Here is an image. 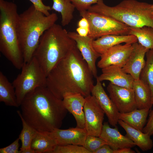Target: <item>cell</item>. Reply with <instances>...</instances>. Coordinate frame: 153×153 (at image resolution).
Instances as JSON below:
<instances>
[{
    "mask_svg": "<svg viewBox=\"0 0 153 153\" xmlns=\"http://www.w3.org/2000/svg\"><path fill=\"white\" fill-rule=\"evenodd\" d=\"M53 10L60 13L61 16L62 25L65 26L71 22L73 17L75 7L70 0H52Z\"/></svg>",
    "mask_w": 153,
    "mask_h": 153,
    "instance_id": "obj_25",
    "label": "cell"
},
{
    "mask_svg": "<svg viewBox=\"0 0 153 153\" xmlns=\"http://www.w3.org/2000/svg\"><path fill=\"white\" fill-rule=\"evenodd\" d=\"M99 137L114 150L125 148H131L136 145L127 137L122 135L117 127L111 128L107 122L103 123Z\"/></svg>",
    "mask_w": 153,
    "mask_h": 153,
    "instance_id": "obj_18",
    "label": "cell"
},
{
    "mask_svg": "<svg viewBox=\"0 0 153 153\" xmlns=\"http://www.w3.org/2000/svg\"><path fill=\"white\" fill-rule=\"evenodd\" d=\"M137 109H150L152 105L151 90L148 85L139 79L134 80L132 87Z\"/></svg>",
    "mask_w": 153,
    "mask_h": 153,
    "instance_id": "obj_22",
    "label": "cell"
},
{
    "mask_svg": "<svg viewBox=\"0 0 153 153\" xmlns=\"http://www.w3.org/2000/svg\"><path fill=\"white\" fill-rule=\"evenodd\" d=\"M78 27L89 28V24L88 20L85 18H82L78 22Z\"/></svg>",
    "mask_w": 153,
    "mask_h": 153,
    "instance_id": "obj_37",
    "label": "cell"
},
{
    "mask_svg": "<svg viewBox=\"0 0 153 153\" xmlns=\"http://www.w3.org/2000/svg\"><path fill=\"white\" fill-rule=\"evenodd\" d=\"M44 132L54 140L57 145L72 144L83 146L88 135L85 128L76 127Z\"/></svg>",
    "mask_w": 153,
    "mask_h": 153,
    "instance_id": "obj_13",
    "label": "cell"
},
{
    "mask_svg": "<svg viewBox=\"0 0 153 153\" xmlns=\"http://www.w3.org/2000/svg\"><path fill=\"white\" fill-rule=\"evenodd\" d=\"M76 46L68 32L55 23L41 37L33 56L47 77L55 66Z\"/></svg>",
    "mask_w": 153,
    "mask_h": 153,
    "instance_id": "obj_4",
    "label": "cell"
},
{
    "mask_svg": "<svg viewBox=\"0 0 153 153\" xmlns=\"http://www.w3.org/2000/svg\"><path fill=\"white\" fill-rule=\"evenodd\" d=\"M96 79V83L92 90L91 94L95 97L103 110L110 125L115 126L118 123L119 112L105 92L101 82L97 78Z\"/></svg>",
    "mask_w": 153,
    "mask_h": 153,
    "instance_id": "obj_14",
    "label": "cell"
},
{
    "mask_svg": "<svg viewBox=\"0 0 153 153\" xmlns=\"http://www.w3.org/2000/svg\"><path fill=\"white\" fill-rule=\"evenodd\" d=\"M135 152L131 148H125L114 150V153H135Z\"/></svg>",
    "mask_w": 153,
    "mask_h": 153,
    "instance_id": "obj_38",
    "label": "cell"
},
{
    "mask_svg": "<svg viewBox=\"0 0 153 153\" xmlns=\"http://www.w3.org/2000/svg\"><path fill=\"white\" fill-rule=\"evenodd\" d=\"M128 35L135 36L138 43L145 48L149 50L153 49V28L129 27Z\"/></svg>",
    "mask_w": 153,
    "mask_h": 153,
    "instance_id": "obj_26",
    "label": "cell"
},
{
    "mask_svg": "<svg viewBox=\"0 0 153 153\" xmlns=\"http://www.w3.org/2000/svg\"><path fill=\"white\" fill-rule=\"evenodd\" d=\"M132 45V50L122 68L124 72L131 75L134 80H137L139 79L141 72L145 65V56L149 49L137 42Z\"/></svg>",
    "mask_w": 153,
    "mask_h": 153,
    "instance_id": "obj_15",
    "label": "cell"
},
{
    "mask_svg": "<svg viewBox=\"0 0 153 153\" xmlns=\"http://www.w3.org/2000/svg\"><path fill=\"white\" fill-rule=\"evenodd\" d=\"M150 109H136L131 112L118 114L121 120L129 126L142 131L147 122V118Z\"/></svg>",
    "mask_w": 153,
    "mask_h": 153,
    "instance_id": "obj_21",
    "label": "cell"
},
{
    "mask_svg": "<svg viewBox=\"0 0 153 153\" xmlns=\"http://www.w3.org/2000/svg\"><path fill=\"white\" fill-rule=\"evenodd\" d=\"M17 112L21 119L22 125V129L18 137L22 143L20 148L21 153L23 150L31 148V143L37 131L26 122L22 117L20 111L18 110Z\"/></svg>",
    "mask_w": 153,
    "mask_h": 153,
    "instance_id": "obj_27",
    "label": "cell"
},
{
    "mask_svg": "<svg viewBox=\"0 0 153 153\" xmlns=\"http://www.w3.org/2000/svg\"><path fill=\"white\" fill-rule=\"evenodd\" d=\"M151 8L152 12L153 15V4H152Z\"/></svg>",
    "mask_w": 153,
    "mask_h": 153,
    "instance_id": "obj_40",
    "label": "cell"
},
{
    "mask_svg": "<svg viewBox=\"0 0 153 153\" xmlns=\"http://www.w3.org/2000/svg\"><path fill=\"white\" fill-rule=\"evenodd\" d=\"M51 153H90L83 146L75 144L56 145Z\"/></svg>",
    "mask_w": 153,
    "mask_h": 153,
    "instance_id": "obj_30",
    "label": "cell"
},
{
    "mask_svg": "<svg viewBox=\"0 0 153 153\" xmlns=\"http://www.w3.org/2000/svg\"><path fill=\"white\" fill-rule=\"evenodd\" d=\"M138 42L135 36L131 35H109L94 40L93 45L96 51L101 55L110 48L121 43L132 44Z\"/></svg>",
    "mask_w": 153,
    "mask_h": 153,
    "instance_id": "obj_19",
    "label": "cell"
},
{
    "mask_svg": "<svg viewBox=\"0 0 153 153\" xmlns=\"http://www.w3.org/2000/svg\"><path fill=\"white\" fill-rule=\"evenodd\" d=\"M107 89L119 112L127 113L137 109L132 88L119 86L110 82Z\"/></svg>",
    "mask_w": 153,
    "mask_h": 153,
    "instance_id": "obj_10",
    "label": "cell"
},
{
    "mask_svg": "<svg viewBox=\"0 0 153 153\" xmlns=\"http://www.w3.org/2000/svg\"><path fill=\"white\" fill-rule=\"evenodd\" d=\"M145 65L140 73L139 79L147 84L153 98V49L149 50L146 54Z\"/></svg>",
    "mask_w": 153,
    "mask_h": 153,
    "instance_id": "obj_28",
    "label": "cell"
},
{
    "mask_svg": "<svg viewBox=\"0 0 153 153\" xmlns=\"http://www.w3.org/2000/svg\"><path fill=\"white\" fill-rule=\"evenodd\" d=\"M101 71V74L97 78L100 82L108 81L118 86L132 88L134 78L124 72L122 68L111 65L102 69Z\"/></svg>",
    "mask_w": 153,
    "mask_h": 153,
    "instance_id": "obj_17",
    "label": "cell"
},
{
    "mask_svg": "<svg viewBox=\"0 0 153 153\" xmlns=\"http://www.w3.org/2000/svg\"><path fill=\"white\" fill-rule=\"evenodd\" d=\"M75 8L79 12L88 10L94 4L96 3L99 0H70Z\"/></svg>",
    "mask_w": 153,
    "mask_h": 153,
    "instance_id": "obj_31",
    "label": "cell"
},
{
    "mask_svg": "<svg viewBox=\"0 0 153 153\" xmlns=\"http://www.w3.org/2000/svg\"><path fill=\"white\" fill-rule=\"evenodd\" d=\"M151 5L136 0H124L115 6L110 7L103 0H99L88 10L112 18L129 27L153 28Z\"/></svg>",
    "mask_w": 153,
    "mask_h": 153,
    "instance_id": "obj_5",
    "label": "cell"
},
{
    "mask_svg": "<svg viewBox=\"0 0 153 153\" xmlns=\"http://www.w3.org/2000/svg\"><path fill=\"white\" fill-rule=\"evenodd\" d=\"M118 123L125 131L126 136L142 151H146L152 148L153 142L148 134L133 128L121 120H118Z\"/></svg>",
    "mask_w": 153,
    "mask_h": 153,
    "instance_id": "obj_20",
    "label": "cell"
},
{
    "mask_svg": "<svg viewBox=\"0 0 153 153\" xmlns=\"http://www.w3.org/2000/svg\"><path fill=\"white\" fill-rule=\"evenodd\" d=\"M20 106L24 120L39 131L50 132L60 128L68 111L62 100L46 86L38 87L28 93Z\"/></svg>",
    "mask_w": 153,
    "mask_h": 153,
    "instance_id": "obj_2",
    "label": "cell"
},
{
    "mask_svg": "<svg viewBox=\"0 0 153 153\" xmlns=\"http://www.w3.org/2000/svg\"><path fill=\"white\" fill-rule=\"evenodd\" d=\"M132 44H119L108 49L101 54L97 63L101 69L111 65L122 68L126 63L132 50Z\"/></svg>",
    "mask_w": 153,
    "mask_h": 153,
    "instance_id": "obj_12",
    "label": "cell"
},
{
    "mask_svg": "<svg viewBox=\"0 0 153 153\" xmlns=\"http://www.w3.org/2000/svg\"><path fill=\"white\" fill-rule=\"evenodd\" d=\"M33 4L35 8L41 12L45 15L48 16L50 14L49 11L51 10V7L50 6L45 5L42 0H29Z\"/></svg>",
    "mask_w": 153,
    "mask_h": 153,
    "instance_id": "obj_33",
    "label": "cell"
},
{
    "mask_svg": "<svg viewBox=\"0 0 153 153\" xmlns=\"http://www.w3.org/2000/svg\"><path fill=\"white\" fill-rule=\"evenodd\" d=\"M105 144H108L99 137L88 134L83 146L90 153H94L97 149Z\"/></svg>",
    "mask_w": 153,
    "mask_h": 153,
    "instance_id": "obj_29",
    "label": "cell"
},
{
    "mask_svg": "<svg viewBox=\"0 0 153 153\" xmlns=\"http://www.w3.org/2000/svg\"><path fill=\"white\" fill-rule=\"evenodd\" d=\"M94 76L76 46L53 68L47 77L46 87L62 99L67 93L91 94Z\"/></svg>",
    "mask_w": 153,
    "mask_h": 153,
    "instance_id": "obj_1",
    "label": "cell"
},
{
    "mask_svg": "<svg viewBox=\"0 0 153 153\" xmlns=\"http://www.w3.org/2000/svg\"><path fill=\"white\" fill-rule=\"evenodd\" d=\"M58 18L56 13L46 16L36 10L33 5L19 14L17 33L24 63L31 59L41 37L56 23Z\"/></svg>",
    "mask_w": 153,
    "mask_h": 153,
    "instance_id": "obj_3",
    "label": "cell"
},
{
    "mask_svg": "<svg viewBox=\"0 0 153 153\" xmlns=\"http://www.w3.org/2000/svg\"><path fill=\"white\" fill-rule=\"evenodd\" d=\"M0 101L7 106L19 107L14 88L1 71L0 72Z\"/></svg>",
    "mask_w": 153,
    "mask_h": 153,
    "instance_id": "obj_23",
    "label": "cell"
},
{
    "mask_svg": "<svg viewBox=\"0 0 153 153\" xmlns=\"http://www.w3.org/2000/svg\"><path fill=\"white\" fill-rule=\"evenodd\" d=\"M94 153H114V150L108 144H105L97 149Z\"/></svg>",
    "mask_w": 153,
    "mask_h": 153,
    "instance_id": "obj_35",
    "label": "cell"
},
{
    "mask_svg": "<svg viewBox=\"0 0 153 153\" xmlns=\"http://www.w3.org/2000/svg\"></svg>",
    "mask_w": 153,
    "mask_h": 153,
    "instance_id": "obj_42",
    "label": "cell"
},
{
    "mask_svg": "<svg viewBox=\"0 0 153 153\" xmlns=\"http://www.w3.org/2000/svg\"><path fill=\"white\" fill-rule=\"evenodd\" d=\"M89 24L88 36L94 39L109 35H128L129 27L109 17L88 10L79 12Z\"/></svg>",
    "mask_w": 153,
    "mask_h": 153,
    "instance_id": "obj_8",
    "label": "cell"
},
{
    "mask_svg": "<svg viewBox=\"0 0 153 153\" xmlns=\"http://www.w3.org/2000/svg\"><path fill=\"white\" fill-rule=\"evenodd\" d=\"M142 131L150 136L153 135V110L150 112L148 119Z\"/></svg>",
    "mask_w": 153,
    "mask_h": 153,
    "instance_id": "obj_34",
    "label": "cell"
},
{
    "mask_svg": "<svg viewBox=\"0 0 153 153\" xmlns=\"http://www.w3.org/2000/svg\"><path fill=\"white\" fill-rule=\"evenodd\" d=\"M20 140L19 138L17 139L9 145L0 149V153H21L19 150Z\"/></svg>",
    "mask_w": 153,
    "mask_h": 153,
    "instance_id": "obj_32",
    "label": "cell"
},
{
    "mask_svg": "<svg viewBox=\"0 0 153 153\" xmlns=\"http://www.w3.org/2000/svg\"><path fill=\"white\" fill-rule=\"evenodd\" d=\"M62 101L65 108L74 117L76 122V127L85 128L84 111L85 97L79 93H67L63 96Z\"/></svg>",
    "mask_w": 153,
    "mask_h": 153,
    "instance_id": "obj_16",
    "label": "cell"
},
{
    "mask_svg": "<svg viewBox=\"0 0 153 153\" xmlns=\"http://www.w3.org/2000/svg\"><path fill=\"white\" fill-rule=\"evenodd\" d=\"M21 153H37V152L31 148L22 151Z\"/></svg>",
    "mask_w": 153,
    "mask_h": 153,
    "instance_id": "obj_39",
    "label": "cell"
},
{
    "mask_svg": "<svg viewBox=\"0 0 153 153\" xmlns=\"http://www.w3.org/2000/svg\"><path fill=\"white\" fill-rule=\"evenodd\" d=\"M85 98L84 107L85 129L88 135L99 137L105 113L94 96L91 94Z\"/></svg>",
    "mask_w": 153,
    "mask_h": 153,
    "instance_id": "obj_9",
    "label": "cell"
},
{
    "mask_svg": "<svg viewBox=\"0 0 153 153\" xmlns=\"http://www.w3.org/2000/svg\"><path fill=\"white\" fill-rule=\"evenodd\" d=\"M77 33L82 37H86L88 35L89 32V28L78 27L76 29Z\"/></svg>",
    "mask_w": 153,
    "mask_h": 153,
    "instance_id": "obj_36",
    "label": "cell"
},
{
    "mask_svg": "<svg viewBox=\"0 0 153 153\" xmlns=\"http://www.w3.org/2000/svg\"><path fill=\"white\" fill-rule=\"evenodd\" d=\"M21 73L12 83L20 106L26 95L36 88L46 86L47 77L38 62L33 57L24 63Z\"/></svg>",
    "mask_w": 153,
    "mask_h": 153,
    "instance_id": "obj_7",
    "label": "cell"
},
{
    "mask_svg": "<svg viewBox=\"0 0 153 153\" xmlns=\"http://www.w3.org/2000/svg\"><path fill=\"white\" fill-rule=\"evenodd\" d=\"M57 145L54 140L45 132L37 131L31 144L37 153H51Z\"/></svg>",
    "mask_w": 153,
    "mask_h": 153,
    "instance_id": "obj_24",
    "label": "cell"
},
{
    "mask_svg": "<svg viewBox=\"0 0 153 153\" xmlns=\"http://www.w3.org/2000/svg\"><path fill=\"white\" fill-rule=\"evenodd\" d=\"M19 14L14 3L0 0V51L18 69L24 61L17 33Z\"/></svg>",
    "mask_w": 153,
    "mask_h": 153,
    "instance_id": "obj_6",
    "label": "cell"
},
{
    "mask_svg": "<svg viewBox=\"0 0 153 153\" xmlns=\"http://www.w3.org/2000/svg\"><path fill=\"white\" fill-rule=\"evenodd\" d=\"M68 33L75 42L76 46L88 64L94 77L96 78L98 76L96 63L101 55L94 48L93 42L94 39L88 36H81L75 32H68Z\"/></svg>",
    "mask_w": 153,
    "mask_h": 153,
    "instance_id": "obj_11",
    "label": "cell"
},
{
    "mask_svg": "<svg viewBox=\"0 0 153 153\" xmlns=\"http://www.w3.org/2000/svg\"><path fill=\"white\" fill-rule=\"evenodd\" d=\"M152 105H153V98H152Z\"/></svg>",
    "mask_w": 153,
    "mask_h": 153,
    "instance_id": "obj_41",
    "label": "cell"
}]
</instances>
